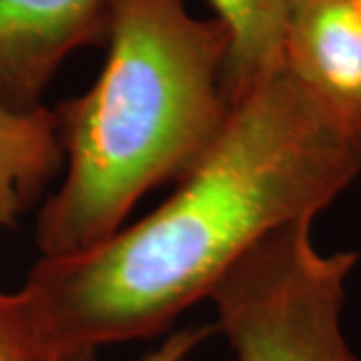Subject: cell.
I'll return each instance as SVG.
<instances>
[{
    "label": "cell",
    "instance_id": "1",
    "mask_svg": "<svg viewBox=\"0 0 361 361\" xmlns=\"http://www.w3.org/2000/svg\"><path fill=\"white\" fill-rule=\"evenodd\" d=\"M360 171L361 135L281 65L233 101L163 205L90 249L40 257L25 287L63 355L157 336L269 233L315 219Z\"/></svg>",
    "mask_w": 361,
    "mask_h": 361
},
{
    "label": "cell",
    "instance_id": "2",
    "mask_svg": "<svg viewBox=\"0 0 361 361\" xmlns=\"http://www.w3.org/2000/svg\"><path fill=\"white\" fill-rule=\"evenodd\" d=\"M104 44L97 82L54 109L66 173L39 215L42 257L115 235L142 195L193 167L231 111L227 30L183 0H113Z\"/></svg>",
    "mask_w": 361,
    "mask_h": 361
},
{
    "label": "cell",
    "instance_id": "3",
    "mask_svg": "<svg viewBox=\"0 0 361 361\" xmlns=\"http://www.w3.org/2000/svg\"><path fill=\"white\" fill-rule=\"evenodd\" d=\"M311 223L269 233L213 287L209 299L237 361H360L341 331L357 255L317 251Z\"/></svg>",
    "mask_w": 361,
    "mask_h": 361
},
{
    "label": "cell",
    "instance_id": "4",
    "mask_svg": "<svg viewBox=\"0 0 361 361\" xmlns=\"http://www.w3.org/2000/svg\"><path fill=\"white\" fill-rule=\"evenodd\" d=\"M113 0H0V99L35 109L66 56L104 42Z\"/></svg>",
    "mask_w": 361,
    "mask_h": 361
},
{
    "label": "cell",
    "instance_id": "5",
    "mask_svg": "<svg viewBox=\"0 0 361 361\" xmlns=\"http://www.w3.org/2000/svg\"><path fill=\"white\" fill-rule=\"evenodd\" d=\"M283 66L327 115L361 135L357 0H289Z\"/></svg>",
    "mask_w": 361,
    "mask_h": 361
},
{
    "label": "cell",
    "instance_id": "6",
    "mask_svg": "<svg viewBox=\"0 0 361 361\" xmlns=\"http://www.w3.org/2000/svg\"><path fill=\"white\" fill-rule=\"evenodd\" d=\"M65 165L54 109L0 99V229L14 227Z\"/></svg>",
    "mask_w": 361,
    "mask_h": 361
},
{
    "label": "cell",
    "instance_id": "7",
    "mask_svg": "<svg viewBox=\"0 0 361 361\" xmlns=\"http://www.w3.org/2000/svg\"><path fill=\"white\" fill-rule=\"evenodd\" d=\"M229 37L227 90L231 103L283 65L289 0H209Z\"/></svg>",
    "mask_w": 361,
    "mask_h": 361
},
{
    "label": "cell",
    "instance_id": "8",
    "mask_svg": "<svg viewBox=\"0 0 361 361\" xmlns=\"http://www.w3.org/2000/svg\"><path fill=\"white\" fill-rule=\"evenodd\" d=\"M35 295L0 291V361H63Z\"/></svg>",
    "mask_w": 361,
    "mask_h": 361
},
{
    "label": "cell",
    "instance_id": "9",
    "mask_svg": "<svg viewBox=\"0 0 361 361\" xmlns=\"http://www.w3.org/2000/svg\"><path fill=\"white\" fill-rule=\"evenodd\" d=\"M211 334H213L211 327L180 329L177 334H171L153 353H149L142 361H185L191 355V351L199 343H203ZM94 353L97 351H77V353L65 355L63 361H94Z\"/></svg>",
    "mask_w": 361,
    "mask_h": 361
},
{
    "label": "cell",
    "instance_id": "10",
    "mask_svg": "<svg viewBox=\"0 0 361 361\" xmlns=\"http://www.w3.org/2000/svg\"><path fill=\"white\" fill-rule=\"evenodd\" d=\"M357 2H360V6H361V0H357Z\"/></svg>",
    "mask_w": 361,
    "mask_h": 361
}]
</instances>
